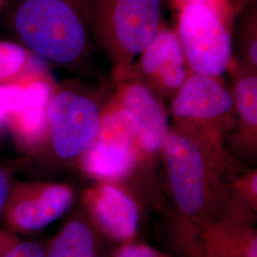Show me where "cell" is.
<instances>
[{
	"label": "cell",
	"mask_w": 257,
	"mask_h": 257,
	"mask_svg": "<svg viewBox=\"0 0 257 257\" xmlns=\"http://www.w3.org/2000/svg\"><path fill=\"white\" fill-rule=\"evenodd\" d=\"M168 190L177 217L195 240L228 209L233 196L224 181L229 161L224 147L172 127L162 150Z\"/></svg>",
	"instance_id": "1"
},
{
	"label": "cell",
	"mask_w": 257,
	"mask_h": 257,
	"mask_svg": "<svg viewBox=\"0 0 257 257\" xmlns=\"http://www.w3.org/2000/svg\"><path fill=\"white\" fill-rule=\"evenodd\" d=\"M11 27L21 45L49 64L75 68L91 50V0H14Z\"/></svg>",
	"instance_id": "2"
},
{
	"label": "cell",
	"mask_w": 257,
	"mask_h": 257,
	"mask_svg": "<svg viewBox=\"0 0 257 257\" xmlns=\"http://www.w3.org/2000/svg\"><path fill=\"white\" fill-rule=\"evenodd\" d=\"M104 106L92 92L56 84L47 109L43 142L34 156L18 158L20 172L77 164L97 135Z\"/></svg>",
	"instance_id": "3"
},
{
	"label": "cell",
	"mask_w": 257,
	"mask_h": 257,
	"mask_svg": "<svg viewBox=\"0 0 257 257\" xmlns=\"http://www.w3.org/2000/svg\"><path fill=\"white\" fill-rule=\"evenodd\" d=\"M163 0H91V28L112 66L115 82L149 46L162 24Z\"/></svg>",
	"instance_id": "4"
},
{
	"label": "cell",
	"mask_w": 257,
	"mask_h": 257,
	"mask_svg": "<svg viewBox=\"0 0 257 257\" xmlns=\"http://www.w3.org/2000/svg\"><path fill=\"white\" fill-rule=\"evenodd\" d=\"M176 35L190 73L222 77L233 57V24L216 10L188 3L175 10Z\"/></svg>",
	"instance_id": "5"
},
{
	"label": "cell",
	"mask_w": 257,
	"mask_h": 257,
	"mask_svg": "<svg viewBox=\"0 0 257 257\" xmlns=\"http://www.w3.org/2000/svg\"><path fill=\"white\" fill-rule=\"evenodd\" d=\"M174 127L223 146L224 134L235 123L231 89L222 77L190 73L171 99Z\"/></svg>",
	"instance_id": "6"
},
{
	"label": "cell",
	"mask_w": 257,
	"mask_h": 257,
	"mask_svg": "<svg viewBox=\"0 0 257 257\" xmlns=\"http://www.w3.org/2000/svg\"><path fill=\"white\" fill-rule=\"evenodd\" d=\"M138 120L112 96L103 108L96 137L77 164L100 181L122 179L138 165Z\"/></svg>",
	"instance_id": "7"
},
{
	"label": "cell",
	"mask_w": 257,
	"mask_h": 257,
	"mask_svg": "<svg viewBox=\"0 0 257 257\" xmlns=\"http://www.w3.org/2000/svg\"><path fill=\"white\" fill-rule=\"evenodd\" d=\"M55 85L46 69L40 68L4 86L3 128L11 134L20 158L34 156L43 142Z\"/></svg>",
	"instance_id": "8"
},
{
	"label": "cell",
	"mask_w": 257,
	"mask_h": 257,
	"mask_svg": "<svg viewBox=\"0 0 257 257\" xmlns=\"http://www.w3.org/2000/svg\"><path fill=\"white\" fill-rule=\"evenodd\" d=\"M74 200L73 188L48 181H14L0 220L14 234L42 230L69 211Z\"/></svg>",
	"instance_id": "9"
},
{
	"label": "cell",
	"mask_w": 257,
	"mask_h": 257,
	"mask_svg": "<svg viewBox=\"0 0 257 257\" xmlns=\"http://www.w3.org/2000/svg\"><path fill=\"white\" fill-rule=\"evenodd\" d=\"M189 74L175 30L162 23L153 41L120 81L136 80L144 84L159 99L171 100Z\"/></svg>",
	"instance_id": "10"
},
{
	"label": "cell",
	"mask_w": 257,
	"mask_h": 257,
	"mask_svg": "<svg viewBox=\"0 0 257 257\" xmlns=\"http://www.w3.org/2000/svg\"><path fill=\"white\" fill-rule=\"evenodd\" d=\"M113 97L138 120V163L154 159L162 153L171 130L169 112L163 102L144 84L136 80L117 82Z\"/></svg>",
	"instance_id": "11"
},
{
	"label": "cell",
	"mask_w": 257,
	"mask_h": 257,
	"mask_svg": "<svg viewBox=\"0 0 257 257\" xmlns=\"http://www.w3.org/2000/svg\"><path fill=\"white\" fill-rule=\"evenodd\" d=\"M83 203L94 229L110 238L128 241L137 234L139 226L138 206L117 186L100 181L85 191Z\"/></svg>",
	"instance_id": "12"
},
{
	"label": "cell",
	"mask_w": 257,
	"mask_h": 257,
	"mask_svg": "<svg viewBox=\"0 0 257 257\" xmlns=\"http://www.w3.org/2000/svg\"><path fill=\"white\" fill-rule=\"evenodd\" d=\"M231 76V92L235 114L238 117L239 135L243 141L255 147L257 133V71L251 70L232 57L228 71Z\"/></svg>",
	"instance_id": "13"
},
{
	"label": "cell",
	"mask_w": 257,
	"mask_h": 257,
	"mask_svg": "<svg viewBox=\"0 0 257 257\" xmlns=\"http://www.w3.org/2000/svg\"><path fill=\"white\" fill-rule=\"evenodd\" d=\"M45 257H100L91 221L74 217L47 243Z\"/></svg>",
	"instance_id": "14"
},
{
	"label": "cell",
	"mask_w": 257,
	"mask_h": 257,
	"mask_svg": "<svg viewBox=\"0 0 257 257\" xmlns=\"http://www.w3.org/2000/svg\"><path fill=\"white\" fill-rule=\"evenodd\" d=\"M37 59L19 42L0 40V86L17 82L28 74L42 68Z\"/></svg>",
	"instance_id": "15"
},
{
	"label": "cell",
	"mask_w": 257,
	"mask_h": 257,
	"mask_svg": "<svg viewBox=\"0 0 257 257\" xmlns=\"http://www.w3.org/2000/svg\"><path fill=\"white\" fill-rule=\"evenodd\" d=\"M238 15L236 53L233 57L251 70L257 71V11L256 4L251 3Z\"/></svg>",
	"instance_id": "16"
},
{
	"label": "cell",
	"mask_w": 257,
	"mask_h": 257,
	"mask_svg": "<svg viewBox=\"0 0 257 257\" xmlns=\"http://www.w3.org/2000/svg\"><path fill=\"white\" fill-rule=\"evenodd\" d=\"M234 193L238 195L248 208L256 211L257 174L256 170L250 171L231 184Z\"/></svg>",
	"instance_id": "17"
},
{
	"label": "cell",
	"mask_w": 257,
	"mask_h": 257,
	"mask_svg": "<svg viewBox=\"0 0 257 257\" xmlns=\"http://www.w3.org/2000/svg\"><path fill=\"white\" fill-rule=\"evenodd\" d=\"M46 243L21 240L0 252V257H45Z\"/></svg>",
	"instance_id": "18"
},
{
	"label": "cell",
	"mask_w": 257,
	"mask_h": 257,
	"mask_svg": "<svg viewBox=\"0 0 257 257\" xmlns=\"http://www.w3.org/2000/svg\"><path fill=\"white\" fill-rule=\"evenodd\" d=\"M19 172L20 166L18 159L0 164V218L11 186L15 181V175Z\"/></svg>",
	"instance_id": "19"
},
{
	"label": "cell",
	"mask_w": 257,
	"mask_h": 257,
	"mask_svg": "<svg viewBox=\"0 0 257 257\" xmlns=\"http://www.w3.org/2000/svg\"><path fill=\"white\" fill-rule=\"evenodd\" d=\"M193 2L210 6L211 8L216 10L217 12H219L226 18L232 20H235V18L237 17L232 5L230 4V0H170L171 6L175 11L181 7L182 5Z\"/></svg>",
	"instance_id": "20"
},
{
	"label": "cell",
	"mask_w": 257,
	"mask_h": 257,
	"mask_svg": "<svg viewBox=\"0 0 257 257\" xmlns=\"http://www.w3.org/2000/svg\"><path fill=\"white\" fill-rule=\"evenodd\" d=\"M114 257H170L144 244H126L117 250Z\"/></svg>",
	"instance_id": "21"
},
{
	"label": "cell",
	"mask_w": 257,
	"mask_h": 257,
	"mask_svg": "<svg viewBox=\"0 0 257 257\" xmlns=\"http://www.w3.org/2000/svg\"><path fill=\"white\" fill-rule=\"evenodd\" d=\"M19 239L17 234H14L8 230H0V252L18 242Z\"/></svg>",
	"instance_id": "22"
},
{
	"label": "cell",
	"mask_w": 257,
	"mask_h": 257,
	"mask_svg": "<svg viewBox=\"0 0 257 257\" xmlns=\"http://www.w3.org/2000/svg\"><path fill=\"white\" fill-rule=\"evenodd\" d=\"M254 1L255 0H230V4L232 5L237 16L242 10L244 9L245 7H247L249 4L254 3Z\"/></svg>",
	"instance_id": "23"
},
{
	"label": "cell",
	"mask_w": 257,
	"mask_h": 257,
	"mask_svg": "<svg viewBox=\"0 0 257 257\" xmlns=\"http://www.w3.org/2000/svg\"><path fill=\"white\" fill-rule=\"evenodd\" d=\"M7 1H8V0H0V10H1V8H2L3 6H5V4L7 3Z\"/></svg>",
	"instance_id": "24"
},
{
	"label": "cell",
	"mask_w": 257,
	"mask_h": 257,
	"mask_svg": "<svg viewBox=\"0 0 257 257\" xmlns=\"http://www.w3.org/2000/svg\"><path fill=\"white\" fill-rule=\"evenodd\" d=\"M201 257H211V256H206V255H203V256Z\"/></svg>",
	"instance_id": "25"
}]
</instances>
